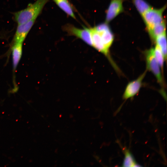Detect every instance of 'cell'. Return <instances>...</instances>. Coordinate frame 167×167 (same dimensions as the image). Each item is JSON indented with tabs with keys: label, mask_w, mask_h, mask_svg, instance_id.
<instances>
[{
	"label": "cell",
	"mask_w": 167,
	"mask_h": 167,
	"mask_svg": "<svg viewBox=\"0 0 167 167\" xmlns=\"http://www.w3.org/2000/svg\"><path fill=\"white\" fill-rule=\"evenodd\" d=\"M49 0H36L28 5L26 8L14 14V19L18 24L36 19L44 7Z\"/></svg>",
	"instance_id": "6da1fadb"
},
{
	"label": "cell",
	"mask_w": 167,
	"mask_h": 167,
	"mask_svg": "<svg viewBox=\"0 0 167 167\" xmlns=\"http://www.w3.org/2000/svg\"><path fill=\"white\" fill-rule=\"evenodd\" d=\"M147 71H151L161 85L163 86V81L161 68L155 57L153 48L146 50L145 53Z\"/></svg>",
	"instance_id": "7a4b0ae2"
},
{
	"label": "cell",
	"mask_w": 167,
	"mask_h": 167,
	"mask_svg": "<svg viewBox=\"0 0 167 167\" xmlns=\"http://www.w3.org/2000/svg\"><path fill=\"white\" fill-rule=\"evenodd\" d=\"M166 7V6H165L159 9L151 7L142 15L147 30L164 21L163 18V14Z\"/></svg>",
	"instance_id": "3957f363"
},
{
	"label": "cell",
	"mask_w": 167,
	"mask_h": 167,
	"mask_svg": "<svg viewBox=\"0 0 167 167\" xmlns=\"http://www.w3.org/2000/svg\"><path fill=\"white\" fill-rule=\"evenodd\" d=\"M100 34L101 42L105 49H109L114 40V36L106 23L101 24L94 27Z\"/></svg>",
	"instance_id": "277c9868"
},
{
	"label": "cell",
	"mask_w": 167,
	"mask_h": 167,
	"mask_svg": "<svg viewBox=\"0 0 167 167\" xmlns=\"http://www.w3.org/2000/svg\"><path fill=\"white\" fill-rule=\"evenodd\" d=\"M66 30L70 35L79 38L88 45L92 46L91 28L80 29L71 25L65 26Z\"/></svg>",
	"instance_id": "5b68a950"
},
{
	"label": "cell",
	"mask_w": 167,
	"mask_h": 167,
	"mask_svg": "<svg viewBox=\"0 0 167 167\" xmlns=\"http://www.w3.org/2000/svg\"><path fill=\"white\" fill-rule=\"evenodd\" d=\"M146 71L147 70L136 79L128 83L123 95V99L126 100L132 98L139 92L142 86V81L146 75Z\"/></svg>",
	"instance_id": "8992f818"
},
{
	"label": "cell",
	"mask_w": 167,
	"mask_h": 167,
	"mask_svg": "<svg viewBox=\"0 0 167 167\" xmlns=\"http://www.w3.org/2000/svg\"><path fill=\"white\" fill-rule=\"evenodd\" d=\"M36 19L18 24L14 36L13 43H23L33 26Z\"/></svg>",
	"instance_id": "52a82bcc"
},
{
	"label": "cell",
	"mask_w": 167,
	"mask_h": 167,
	"mask_svg": "<svg viewBox=\"0 0 167 167\" xmlns=\"http://www.w3.org/2000/svg\"><path fill=\"white\" fill-rule=\"evenodd\" d=\"M124 0H112L111 1L106 12V22H109L123 11Z\"/></svg>",
	"instance_id": "ba28073f"
},
{
	"label": "cell",
	"mask_w": 167,
	"mask_h": 167,
	"mask_svg": "<svg viewBox=\"0 0 167 167\" xmlns=\"http://www.w3.org/2000/svg\"><path fill=\"white\" fill-rule=\"evenodd\" d=\"M22 45L21 43H13L11 47L13 71L15 72L22 54Z\"/></svg>",
	"instance_id": "9c48e42d"
},
{
	"label": "cell",
	"mask_w": 167,
	"mask_h": 167,
	"mask_svg": "<svg viewBox=\"0 0 167 167\" xmlns=\"http://www.w3.org/2000/svg\"><path fill=\"white\" fill-rule=\"evenodd\" d=\"M150 37L155 41L156 38L165 32V24L164 20L148 30Z\"/></svg>",
	"instance_id": "30bf717a"
},
{
	"label": "cell",
	"mask_w": 167,
	"mask_h": 167,
	"mask_svg": "<svg viewBox=\"0 0 167 167\" xmlns=\"http://www.w3.org/2000/svg\"><path fill=\"white\" fill-rule=\"evenodd\" d=\"M54 1L67 15L74 19H76L72 8L67 0H56Z\"/></svg>",
	"instance_id": "8fae6325"
},
{
	"label": "cell",
	"mask_w": 167,
	"mask_h": 167,
	"mask_svg": "<svg viewBox=\"0 0 167 167\" xmlns=\"http://www.w3.org/2000/svg\"><path fill=\"white\" fill-rule=\"evenodd\" d=\"M124 155L125 156L122 166L138 167L140 166L137 163L132 154L129 150L126 149H125Z\"/></svg>",
	"instance_id": "7c38bea8"
},
{
	"label": "cell",
	"mask_w": 167,
	"mask_h": 167,
	"mask_svg": "<svg viewBox=\"0 0 167 167\" xmlns=\"http://www.w3.org/2000/svg\"><path fill=\"white\" fill-rule=\"evenodd\" d=\"M155 42L160 48L165 60L167 59V41L166 32L158 36Z\"/></svg>",
	"instance_id": "4fadbf2b"
},
{
	"label": "cell",
	"mask_w": 167,
	"mask_h": 167,
	"mask_svg": "<svg viewBox=\"0 0 167 167\" xmlns=\"http://www.w3.org/2000/svg\"><path fill=\"white\" fill-rule=\"evenodd\" d=\"M132 1L138 11L141 15L151 8L150 6L144 0H132Z\"/></svg>",
	"instance_id": "5bb4252c"
},
{
	"label": "cell",
	"mask_w": 167,
	"mask_h": 167,
	"mask_svg": "<svg viewBox=\"0 0 167 167\" xmlns=\"http://www.w3.org/2000/svg\"><path fill=\"white\" fill-rule=\"evenodd\" d=\"M154 49V53L156 58L161 70H163L164 61L165 60L161 50L159 46L156 44Z\"/></svg>",
	"instance_id": "9a60e30c"
},
{
	"label": "cell",
	"mask_w": 167,
	"mask_h": 167,
	"mask_svg": "<svg viewBox=\"0 0 167 167\" xmlns=\"http://www.w3.org/2000/svg\"><path fill=\"white\" fill-rule=\"evenodd\" d=\"M54 0V1H55L56 0Z\"/></svg>",
	"instance_id": "2e32d148"
}]
</instances>
